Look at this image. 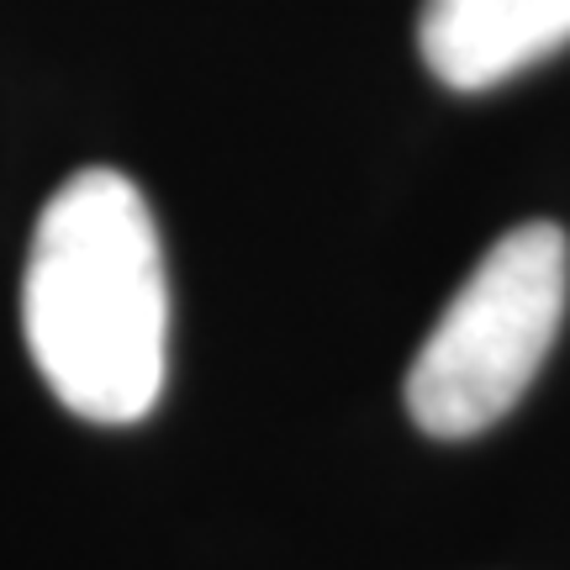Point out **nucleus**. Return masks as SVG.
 Listing matches in <instances>:
<instances>
[{"label": "nucleus", "mask_w": 570, "mask_h": 570, "mask_svg": "<svg viewBox=\"0 0 570 570\" xmlns=\"http://www.w3.org/2000/svg\"><path fill=\"white\" fill-rule=\"evenodd\" d=\"M21 333L69 412L138 423L164 391L169 281L154 212L117 169H80L48 196L27 275Z\"/></svg>", "instance_id": "obj_1"}, {"label": "nucleus", "mask_w": 570, "mask_h": 570, "mask_svg": "<svg viewBox=\"0 0 570 570\" xmlns=\"http://www.w3.org/2000/svg\"><path fill=\"white\" fill-rule=\"evenodd\" d=\"M570 291V248L554 223L502 233L454 291L407 375V407L433 439H470L508 417L550 354Z\"/></svg>", "instance_id": "obj_2"}, {"label": "nucleus", "mask_w": 570, "mask_h": 570, "mask_svg": "<svg viewBox=\"0 0 570 570\" xmlns=\"http://www.w3.org/2000/svg\"><path fill=\"white\" fill-rule=\"evenodd\" d=\"M570 42V0H423L417 48L449 90H491Z\"/></svg>", "instance_id": "obj_3"}]
</instances>
